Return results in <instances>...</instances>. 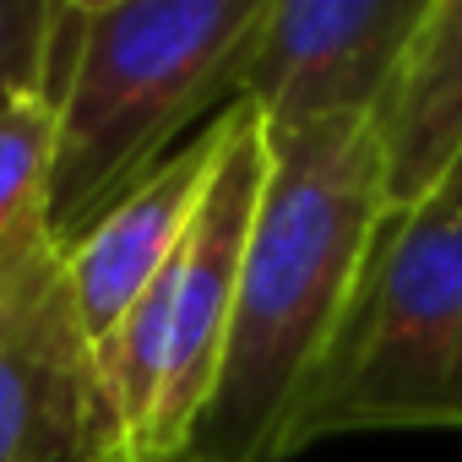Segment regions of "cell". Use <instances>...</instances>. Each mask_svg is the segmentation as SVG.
<instances>
[{
	"label": "cell",
	"instance_id": "6da1fadb",
	"mask_svg": "<svg viewBox=\"0 0 462 462\" xmlns=\"http://www.w3.org/2000/svg\"><path fill=\"white\" fill-rule=\"evenodd\" d=\"M267 185L217 381L180 462H289V430L332 354L386 217L370 120L267 131Z\"/></svg>",
	"mask_w": 462,
	"mask_h": 462
},
{
	"label": "cell",
	"instance_id": "7a4b0ae2",
	"mask_svg": "<svg viewBox=\"0 0 462 462\" xmlns=\"http://www.w3.org/2000/svg\"><path fill=\"white\" fill-rule=\"evenodd\" d=\"M262 0H60L44 104L55 169L44 217L77 240L136 190L174 136L235 104V66Z\"/></svg>",
	"mask_w": 462,
	"mask_h": 462
},
{
	"label": "cell",
	"instance_id": "3957f363",
	"mask_svg": "<svg viewBox=\"0 0 462 462\" xmlns=\"http://www.w3.org/2000/svg\"><path fill=\"white\" fill-rule=\"evenodd\" d=\"M217 131V163L185 245L98 348L115 462H180L217 381L245 240L273 158L267 125L245 104H228Z\"/></svg>",
	"mask_w": 462,
	"mask_h": 462
},
{
	"label": "cell",
	"instance_id": "277c9868",
	"mask_svg": "<svg viewBox=\"0 0 462 462\" xmlns=\"http://www.w3.org/2000/svg\"><path fill=\"white\" fill-rule=\"evenodd\" d=\"M462 430V201L386 212L289 457L337 435Z\"/></svg>",
	"mask_w": 462,
	"mask_h": 462
},
{
	"label": "cell",
	"instance_id": "5b68a950",
	"mask_svg": "<svg viewBox=\"0 0 462 462\" xmlns=\"http://www.w3.org/2000/svg\"><path fill=\"white\" fill-rule=\"evenodd\" d=\"M0 462H115L98 348L44 212L0 245Z\"/></svg>",
	"mask_w": 462,
	"mask_h": 462
},
{
	"label": "cell",
	"instance_id": "8992f818",
	"mask_svg": "<svg viewBox=\"0 0 462 462\" xmlns=\"http://www.w3.org/2000/svg\"><path fill=\"white\" fill-rule=\"evenodd\" d=\"M424 0H262L235 66V104L267 131L370 120Z\"/></svg>",
	"mask_w": 462,
	"mask_h": 462
},
{
	"label": "cell",
	"instance_id": "52a82bcc",
	"mask_svg": "<svg viewBox=\"0 0 462 462\" xmlns=\"http://www.w3.org/2000/svg\"><path fill=\"white\" fill-rule=\"evenodd\" d=\"M217 136H223L217 120L201 125L190 142L174 147V158H163L98 223H88L77 240H66V278H71V300L93 348L115 337V327L147 294V283L185 245L196 207L207 196V180H212V163H217Z\"/></svg>",
	"mask_w": 462,
	"mask_h": 462
},
{
	"label": "cell",
	"instance_id": "ba28073f",
	"mask_svg": "<svg viewBox=\"0 0 462 462\" xmlns=\"http://www.w3.org/2000/svg\"><path fill=\"white\" fill-rule=\"evenodd\" d=\"M386 212L424 207L462 158V0H424V17L370 115Z\"/></svg>",
	"mask_w": 462,
	"mask_h": 462
},
{
	"label": "cell",
	"instance_id": "9c48e42d",
	"mask_svg": "<svg viewBox=\"0 0 462 462\" xmlns=\"http://www.w3.org/2000/svg\"><path fill=\"white\" fill-rule=\"evenodd\" d=\"M55 169V109L44 98H23L0 115V245L50 201Z\"/></svg>",
	"mask_w": 462,
	"mask_h": 462
},
{
	"label": "cell",
	"instance_id": "30bf717a",
	"mask_svg": "<svg viewBox=\"0 0 462 462\" xmlns=\"http://www.w3.org/2000/svg\"><path fill=\"white\" fill-rule=\"evenodd\" d=\"M60 0H0V115L23 98H44Z\"/></svg>",
	"mask_w": 462,
	"mask_h": 462
},
{
	"label": "cell",
	"instance_id": "8fae6325",
	"mask_svg": "<svg viewBox=\"0 0 462 462\" xmlns=\"http://www.w3.org/2000/svg\"><path fill=\"white\" fill-rule=\"evenodd\" d=\"M435 196H457V201H462V158H457V169H451V180H446V185H440Z\"/></svg>",
	"mask_w": 462,
	"mask_h": 462
}]
</instances>
